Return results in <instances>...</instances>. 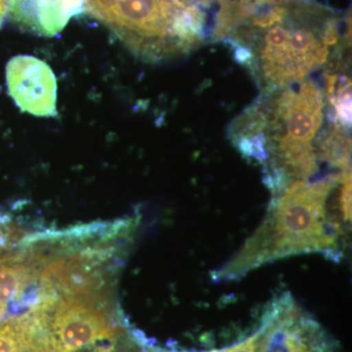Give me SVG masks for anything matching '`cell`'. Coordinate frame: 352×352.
Returning a JSON list of instances; mask_svg holds the SVG:
<instances>
[{
  "label": "cell",
  "mask_w": 352,
  "mask_h": 352,
  "mask_svg": "<svg viewBox=\"0 0 352 352\" xmlns=\"http://www.w3.org/2000/svg\"><path fill=\"white\" fill-rule=\"evenodd\" d=\"M6 82L21 110L36 117L56 116V78L43 60L31 55L12 58L7 64Z\"/></svg>",
  "instance_id": "obj_6"
},
{
  "label": "cell",
  "mask_w": 352,
  "mask_h": 352,
  "mask_svg": "<svg viewBox=\"0 0 352 352\" xmlns=\"http://www.w3.org/2000/svg\"><path fill=\"white\" fill-rule=\"evenodd\" d=\"M85 9L147 61L189 54L207 30V8L198 0H85Z\"/></svg>",
  "instance_id": "obj_3"
},
{
  "label": "cell",
  "mask_w": 352,
  "mask_h": 352,
  "mask_svg": "<svg viewBox=\"0 0 352 352\" xmlns=\"http://www.w3.org/2000/svg\"><path fill=\"white\" fill-rule=\"evenodd\" d=\"M164 352L168 351H164ZM206 352H258V333L256 331L247 339L241 340L238 344L226 347V349Z\"/></svg>",
  "instance_id": "obj_9"
},
{
  "label": "cell",
  "mask_w": 352,
  "mask_h": 352,
  "mask_svg": "<svg viewBox=\"0 0 352 352\" xmlns=\"http://www.w3.org/2000/svg\"><path fill=\"white\" fill-rule=\"evenodd\" d=\"M78 352H163L148 346L144 340L134 333L124 331L112 339L102 340Z\"/></svg>",
  "instance_id": "obj_8"
},
{
  "label": "cell",
  "mask_w": 352,
  "mask_h": 352,
  "mask_svg": "<svg viewBox=\"0 0 352 352\" xmlns=\"http://www.w3.org/2000/svg\"><path fill=\"white\" fill-rule=\"evenodd\" d=\"M325 118V94L305 78L289 87L263 92L238 118L231 135L240 151L271 168L289 184L307 182L317 170L314 142Z\"/></svg>",
  "instance_id": "obj_2"
},
{
  "label": "cell",
  "mask_w": 352,
  "mask_h": 352,
  "mask_svg": "<svg viewBox=\"0 0 352 352\" xmlns=\"http://www.w3.org/2000/svg\"><path fill=\"white\" fill-rule=\"evenodd\" d=\"M340 28L332 9L311 0H294L264 9L226 39L237 61L266 92L302 82L332 59Z\"/></svg>",
  "instance_id": "obj_1"
},
{
  "label": "cell",
  "mask_w": 352,
  "mask_h": 352,
  "mask_svg": "<svg viewBox=\"0 0 352 352\" xmlns=\"http://www.w3.org/2000/svg\"><path fill=\"white\" fill-rule=\"evenodd\" d=\"M256 333L258 352H337L321 326L288 300L271 308Z\"/></svg>",
  "instance_id": "obj_5"
},
{
  "label": "cell",
  "mask_w": 352,
  "mask_h": 352,
  "mask_svg": "<svg viewBox=\"0 0 352 352\" xmlns=\"http://www.w3.org/2000/svg\"><path fill=\"white\" fill-rule=\"evenodd\" d=\"M10 8V0H0V29L6 19L7 14Z\"/></svg>",
  "instance_id": "obj_10"
},
{
  "label": "cell",
  "mask_w": 352,
  "mask_h": 352,
  "mask_svg": "<svg viewBox=\"0 0 352 352\" xmlns=\"http://www.w3.org/2000/svg\"><path fill=\"white\" fill-rule=\"evenodd\" d=\"M347 173L351 171L316 182H296L289 185L238 259L220 275L232 276L271 259L293 254L332 251L338 228L326 221V203Z\"/></svg>",
  "instance_id": "obj_4"
},
{
  "label": "cell",
  "mask_w": 352,
  "mask_h": 352,
  "mask_svg": "<svg viewBox=\"0 0 352 352\" xmlns=\"http://www.w3.org/2000/svg\"><path fill=\"white\" fill-rule=\"evenodd\" d=\"M85 9V0H10L11 19L25 31L54 36Z\"/></svg>",
  "instance_id": "obj_7"
}]
</instances>
